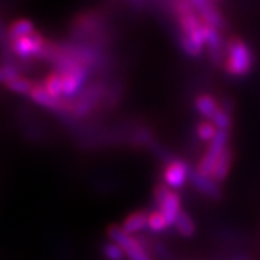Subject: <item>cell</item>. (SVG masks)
Masks as SVG:
<instances>
[{"instance_id":"cell-1","label":"cell","mask_w":260,"mask_h":260,"mask_svg":"<svg viewBox=\"0 0 260 260\" xmlns=\"http://www.w3.org/2000/svg\"><path fill=\"white\" fill-rule=\"evenodd\" d=\"M254 55L250 47L240 38L233 37L227 41V54L224 68L233 77H244L251 71Z\"/></svg>"},{"instance_id":"cell-2","label":"cell","mask_w":260,"mask_h":260,"mask_svg":"<svg viewBox=\"0 0 260 260\" xmlns=\"http://www.w3.org/2000/svg\"><path fill=\"white\" fill-rule=\"evenodd\" d=\"M107 236L112 242L117 243L123 249L126 259L153 260L150 251H149L148 244L142 243L140 237H135V236H130L127 233L123 232L120 225H110L107 230Z\"/></svg>"},{"instance_id":"cell-3","label":"cell","mask_w":260,"mask_h":260,"mask_svg":"<svg viewBox=\"0 0 260 260\" xmlns=\"http://www.w3.org/2000/svg\"><path fill=\"white\" fill-rule=\"evenodd\" d=\"M153 200H155V204L158 205V211H160L162 215L167 218L169 227H174L178 215L182 211L179 194L177 191H172L171 188H168L164 182H160L153 188Z\"/></svg>"},{"instance_id":"cell-4","label":"cell","mask_w":260,"mask_h":260,"mask_svg":"<svg viewBox=\"0 0 260 260\" xmlns=\"http://www.w3.org/2000/svg\"><path fill=\"white\" fill-rule=\"evenodd\" d=\"M229 139H230V132L218 130V135L208 145V149L205 150V153L203 155L200 164H198V167L195 168L200 174H203L205 177H211L213 175L214 168L217 165L218 159L223 155L225 148L229 146Z\"/></svg>"},{"instance_id":"cell-5","label":"cell","mask_w":260,"mask_h":260,"mask_svg":"<svg viewBox=\"0 0 260 260\" xmlns=\"http://www.w3.org/2000/svg\"><path fill=\"white\" fill-rule=\"evenodd\" d=\"M191 169L186 162L179 160V159H169L165 162L164 169H162V182L171 188L172 191H177L184 188L189 179Z\"/></svg>"},{"instance_id":"cell-6","label":"cell","mask_w":260,"mask_h":260,"mask_svg":"<svg viewBox=\"0 0 260 260\" xmlns=\"http://www.w3.org/2000/svg\"><path fill=\"white\" fill-rule=\"evenodd\" d=\"M10 45H12L13 52L19 58L26 59V58H30V56L45 58L48 48H49V42H47L42 38L41 34L34 32L32 35L22 38V39H18V41L12 42Z\"/></svg>"},{"instance_id":"cell-7","label":"cell","mask_w":260,"mask_h":260,"mask_svg":"<svg viewBox=\"0 0 260 260\" xmlns=\"http://www.w3.org/2000/svg\"><path fill=\"white\" fill-rule=\"evenodd\" d=\"M192 5H194L197 13L200 15L201 20L207 26L217 29L220 32H223L224 29L227 28L225 18H224L223 12L220 10L217 3L208 2V0H194Z\"/></svg>"},{"instance_id":"cell-8","label":"cell","mask_w":260,"mask_h":260,"mask_svg":"<svg viewBox=\"0 0 260 260\" xmlns=\"http://www.w3.org/2000/svg\"><path fill=\"white\" fill-rule=\"evenodd\" d=\"M189 181L194 186L195 189L203 194L207 198L211 200H218L221 197V189H220V184H217L211 177H205L203 174H200L195 168L191 169V175H189Z\"/></svg>"},{"instance_id":"cell-9","label":"cell","mask_w":260,"mask_h":260,"mask_svg":"<svg viewBox=\"0 0 260 260\" xmlns=\"http://www.w3.org/2000/svg\"><path fill=\"white\" fill-rule=\"evenodd\" d=\"M207 49L211 56V61L215 65H224L225 54H227V44L224 41L220 30L208 26V37H207Z\"/></svg>"},{"instance_id":"cell-10","label":"cell","mask_w":260,"mask_h":260,"mask_svg":"<svg viewBox=\"0 0 260 260\" xmlns=\"http://www.w3.org/2000/svg\"><path fill=\"white\" fill-rule=\"evenodd\" d=\"M195 110L201 117H204L208 121H213L217 113L220 112L221 104L214 99L210 94H200L194 102Z\"/></svg>"},{"instance_id":"cell-11","label":"cell","mask_w":260,"mask_h":260,"mask_svg":"<svg viewBox=\"0 0 260 260\" xmlns=\"http://www.w3.org/2000/svg\"><path fill=\"white\" fill-rule=\"evenodd\" d=\"M149 221V213H146L145 210H139L135 213L129 214L124 221L121 223V230L124 233H127L130 236H136L140 232H143L145 229H148Z\"/></svg>"},{"instance_id":"cell-12","label":"cell","mask_w":260,"mask_h":260,"mask_svg":"<svg viewBox=\"0 0 260 260\" xmlns=\"http://www.w3.org/2000/svg\"><path fill=\"white\" fill-rule=\"evenodd\" d=\"M233 164V149L230 148V145L225 148V150L223 152V155L220 156L217 165L214 168V172L211 178L217 184H221L224 182L227 177H229V172H230V168H232Z\"/></svg>"},{"instance_id":"cell-13","label":"cell","mask_w":260,"mask_h":260,"mask_svg":"<svg viewBox=\"0 0 260 260\" xmlns=\"http://www.w3.org/2000/svg\"><path fill=\"white\" fill-rule=\"evenodd\" d=\"M34 32H35L34 23L29 19H19V20H15L8 29V38H9L10 44H12V42L18 41V39L32 35Z\"/></svg>"},{"instance_id":"cell-14","label":"cell","mask_w":260,"mask_h":260,"mask_svg":"<svg viewBox=\"0 0 260 260\" xmlns=\"http://www.w3.org/2000/svg\"><path fill=\"white\" fill-rule=\"evenodd\" d=\"M44 87L48 93L56 99H64V85H62V75L59 71H52L47 75Z\"/></svg>"},{"instance_id":"cell-15","label":"cell","mask_w":260,"mask_h":260,"mask_svg":"<svg viewBox=\"0 0 260 260\" xmlns=\"http://www.w3.org/2000/svg\"><path fill=\"white\" fill-rule=\"evenodd\" d=\"M174 227L177 229L178 234H181L182 237H192L195 234V223L192 220V217L186 211H181V214L178 215L177 221L174 224Z\"/></svg>"},{"instance_id":"cell-16","label":"cell","mask_w":260,"mask_h":260,"mask_svg":"<svg viewBox=\"0 0 260 260\" xmlns=\"http://www.w3.org/2000/svg\"><path fill=\"white\" fill-rule=\"evenodd\" d=\"M195 135H197V138L200 140L211 143V142L215 139V136L218 135V129L214 126L213 121L205 120L197 124V127H195Z\"/></svg>"},{"instance_id":"cell-17","label":"cell","mask_w":260,"mask_h":260,"mask_svg":"<svg viewBox=\"0 0 260 260\" xmlns=\"http://www.w3.org/2000/svg\"><path fill=\"white\" fill-rule=\"evenodd\" d=\"M6 87L9 88L10 91H13V93L28 94V95H30L34 87H35V84L32 83L30 80H28V78L18 77V78H15V80H12V81H8V83H6Z\"/></svg>"},{"instance_id":"cell-18","label":"cell","mask_w":260,"mask_h":260,"mask_svg":"<svg viewBox=\"0 0 260 260\" xmlns=\"http://www.w3.org/2000/svg\"><path fill=\"white\" fill-rule=\"evenodd\" d=\"M148 229L152 233H164L169 229V224L160 211H152L149 213Z\"/></svg>"},{"instance_id":"cell-19","label":"cell","mask_w":260,"mask_h":260,"mask_svg":"<svg viewBox=\"0 0 260 260\" xmlns=\"http://www.w3.org/2000/svg\"><path fill=\"white\" fill-rule=\"evenodd\" d=\"M103 256L107 260H124L126 259V254L117 243L114 242H107L102 247Z\"/></svg>"},{"instance_id":"cell-20","label":"cell","mask_w":260,"mask_h":260,"mask_svg":"<svg viewBox=\"0 0 260 260\" xmlns=\"http://www.w3.org/2000/svg\"><path fill=\"white\" fill-rule=\"evenodd\" d=\"M5 41H6V34H5V30H3L2 23H0V44H5Z\"/></svg>"}]
</instances>
